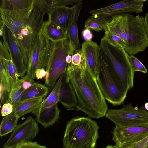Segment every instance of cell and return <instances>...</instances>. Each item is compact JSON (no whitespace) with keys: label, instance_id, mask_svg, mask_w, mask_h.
<instances>
[{"label":"cell","instance_id":"f546056e","mask_svg":"<svg viewBox=\"0 0 148 148\" xmlns=\"http://www.w3.org/2000/svg\"><path fill=\"white\" fill-rule=\"evenodd\" d=\"M129 60L132 68L135 72L139 71L146 73L147 70L143 64L133 55H129Z\"/></svg>","mask_w":148,"mask_h":148},{"label":"cell","instance_id":"8d00e7d4","mask_svg":"<svg viewBox=\"0 0 148 148\" xmlns=\"http://www.w3.org/2000/svg\"><path fill=\"white\" fill-rule=\"evenodd\" d=\"M0 35L3 37V38L6 37V35L5 30V26L2 22L1 21L0 22Z\"/></svg>","mask_w":148,"mask_h":148},{"label":"cell","instance_id":"d6986e66","mask_svg":"<svg viewBox=\"0 0 148 148\" xmlns=\"http://www.w3.org/2000/svg\"><path fill=\"white\" fill-rule=\"evenodd\" d=\"M43 98L41 97L19 101L13 107L12 113L20 118L27 114L32 113L40 106L43 101Z\"/></svg>","mask_w":148,"mask_h":148},{"label":"cell","instance_id":"9a60e30c","mask_svg":"<svg viewBox=\"0 0 148 148\" xmlns=\"http://www.w3.org/2000/svg\"><path fill=\"white\" fill-rule=\"evenodd\" d=\"M87 66L96 77L99 65L100 48L99 46L92 40L85 41L81 45V48Z\"/></svg>","mask_w":148,"mask_h":148},{"label":"cell","instance_id":"4fadbf2b","mask_svg":"<svg viewBox=\"0 0 148 148\" xmlns=\"http://www.w3.org/2000/svg\"><path fill=\"white\" fill-rule=\"evenodd\" d=\"M145 0H123L110 5L91 10L92 15L105 18L126 13H139L143 11Z\"/></svg>","mask_w":148,"mask_h":148},{"label":"cell","instance_id":"74e56055","mask_svg":"<svg viewBox=\"0 0 148 148\" xmlns=\"http://www.w3.org/2000/svg\"><path fill=\"white\" fill-rule=\"evenodd\" d=\"M144 18L145 27L148 36V12L146 13Z\"/></svg>","mask_w":148,"mask_h":148},{"label":"cell","instance_id":"ac0fdd59","mask_svg":"<svg viewBox=\"0 0 148 148\" xmlns=\"http://www.w3.org/2000/svg\"><path fill=\"white\" fill-rule=\"evenodd\" d=\"M60 111L56 104L38 112L35 115L36 121L45 128H47L53 125L58 120Z\"/></svg>","mask_w":148,"mask_h":148},{"label":"cell","instance_id":"30bf717a","mask_svg":"<svg viewBox=\"0 0 148 148\" xmlns=\"http://www.w3.org/2000/svg\"><path fill=\"white\" fill-rule=\"evenodd\" d=\"M112 140L119 148L133 147L148 136V123L128 127L116 126Z\"/></svg>","mask_w":148,"mask_h":148},{"label":"cell","instance_id":"d6a6232c","mask_svg":"<svg viewBox=\"0 0 148 148\" xmlns=\"http://www.w3.org/2000/svg\"><path fill=\"white\" fill-rule=\"evenodd\" d=\"M20 80L21 86L25 90L31 87L34 82L33 79L25 76Z\"/></svg>","mask_w":148,"mask_h":148},{"label":"cell","instance_id":"8992f818","mask_svg":"<svg viewBox=\"0 0 148 148\" xmlns=\"http://www.w3.org/2000/svg\"><path fill=\"white\" fill-rule=\"evenodd\" d=\"M96 77L106 99L114 106L123 103L128 91L112 70L101 49L99 64Z\"/></svg>","mask_w":148,"mask_h":148},{"label":"cell","instance_id":"603a6c76","mask_svg":"<svg viewBox=\"0 0 148 148\" xmlns=\"http://www.w3.org/2000/svg\"><path fill=\"white\" fill-rule=\"evenodd\" d=\"M49 89L44 85L34 82L32 86L25 91L19 101L30 99L44 97L47 94Z\"/></svg>","mask_w":148,"mask_h":148},{"label":"cell","instance_id":"b9f144b4","mask_svg":"<svg viewBox=\"0 0 148 148\" xmlns=\"http://www.w3.org/2000/svg\"><path fill=\"white\" fill-rule=\"evenodd\" d=\"M146 148H148V146H147Z\"/></svg>","mask_w":148,"mask_h":148},{"label":"cell","instance_id":"9c48e42d","mask_svg":"<svg viewBox=\"0 0 148 148\" xmlns=\"http://www.w3.org/2000/svg\"><path fill=\"white\" fill-rule=\"evenodd\" d=\"M106 117L116 126L128 127L148 123V112L144 106L134 107L131 103L119 109H108Z\"/></svg>","mask_w":148,"mask_h":148},{"label":"cell","instance_id":"836d02e7","mask_svg":"<svg viewBox=\"0 0 148 148\" xmlns=\"http://www.w3.org/2000/svg\"><path fill=\"white\" fill-rule=\"evenodd\" d=\"M148 146V136L137 143L132 148H146Z\"/></svg>","mask_w":148,"mask_h":148},{"label":"cell","instance_id":"8fae6325","mask_svg":"<svg viewBox=\"0 0 148 148\" xmlns=\"http://www.w3.org/2000/svg\"><path fill=\"white\" fill-rule=\"evenodd\" d=\"M51 41L40 33L36 38L33 49L30 64L25 75L33 79L38 69H45L49 58Z\"/></svg>","mask_w":148,"mask_h":148},{"label":"cell","instance_id":"6da1fadb","mask_svg":"<svg viewBox=\"0 0 148 148\" xmlns=\"http://www.w3.org/2000/svg\"><path fill=\"white\" fill-rule=\"evenodd\" d=\"M66 72L75 95L77 109L91 118L105 116L108 110L105 99L86 63L83 68L68 64Z\"/></svg>","mask_w":148,"mask_h":148},{"label":"cell","instance_id":"44dd1931","mask_svg":"<svg viewBox=\"0 0 148 148\" xmlns=\"http://www.w3.org/2000/svg\"><path fill=\"white\" fill-rule=\"evenodd\" d=\"M40 33L52 42L67 38L59 27L48 20L44 21Z\"/></svg>","mask_w":148,"mask_h":148},{"label":"cell","instance_id":"5bb4252c","mask_svg":"<svg viewBox=\"0 0 148 148\" xmlns=\"http://www.w3.org/2000/svg\"><path fill=\"white\" fill-rule=\"evenodd\" d=\"M75 5L71 7L61 6L54 7L48 14V20L59 27L67 36L69 29L73 21Z\"/></svg>","mask_w":148,"mask_h":148},{"label":"cell","instance_id":"60d3db41","mask_svg":"<svg viewBox=\"0 0 148 148\" xmlns=\"http://www.w3.org/2000/svg\"><path fill=\"white\" fill-rule=\"evenodd\" d=\"M145 107L146 110H148V102L145 104Z\"/></svg>","mask_w":148,"mask_h":148},{"label":"cell","instance_id":"ab89813d","mask_svg":"<svg viewBox=\"0 0 148 148\" xmlns=\"http://www.w3.org/2000/svg\"><path fill=\"white\" fill-rule=\"evenodd\" d=\"M132 147H129L127 148H132ZM105 148H119L116 145H108Z\"/></svg>","mask_w":148,"mask_h":148},{"label":"cell","instance_id":"e0dca14e","mask_svg":"<svg viewBox=\"0 0 148 148\" xmlns=\"http://www.w3.org/2000/svg\"><path fill=\"white\" fill-rule=\"evenodd\" d=\"M9 45L12 51L13 61L18 76L22 77L27 71L21 52L15 37L11 32L7 28Z\"/></svg>","mask_w":148,"mask_h":148},{"label":"cell","instance_id":"83f0119b","mask_svg":"<svg viewBox=\"0 0 148 148\" xmlns=\"http://www.w3.org/2000/svg\"><path fill=\"white\" fill-rule=\"evenodd\" d=\"M82 1V0H45V6L49 11L51 9L55 7L66 6L71 5H73L75 3H77Z\"/></svg>","mask_w":148,"mask_h":148},{"label":"cell","instance_id":"484cf974","mask_svg":"<svg viewBox=\"0 0 148 148\" xmlns=\"http://www.w3.org/2000/svg\"><path fill=\"white\" fill-rule=\"evenodd\" d=\"M20 118L17 115L11 113L3 117L0 125V136L2 137L12 132L17 125Z\"/></svg>","mask_w":148,"mask_h":148},{"label":"cell","instance_id":"ffe728a7","mask_svg":"<svg viewBox=\"0 0 148 148\" xmlns=\"http://www.w3.org/2000/svg\"><path fill=\"white\" fill-rule=\"evenodd\" d=\"M82 1L75 4V15L73 22L69 29L67 38L73 49H79L80 45L79 40L78 29V20L82 7Z\"/></svg>","mask_w":148,"mask_h":148},{"label":"cell","instance_id":"7c38bea8","mask_svg":"<svg viewBox=\"0 0 148 148\" xmlns=\"http://www.w3.org/2000/svg\"><path fill=\"white\" fill-rule=\"evenodd\" d=\"M39 130L36 121L29 116L23 123L17 125L3 148H15L22 143L32 141L38 134Z\"/></svg>","mask_w":148,"mask_h":148},{"label":"cell","instance_id":"d4e9b609","mask_svg":"<svg viewBox=\"0 0 148 148\" xmlns=\"http://www.w3.org/2000/svg\"><path fill=\"white\" fill-rule=\"evenodd\" d=\"M109 21L106 18L92 15L86 20L84 27L95 31H108L107 25Z\"/></svg>","mask_w":148,"mask_h":148},{"label":"cell","instance_id":"5b68a950","mask_svg":"<svg viewBox=\"0 0 148 148\" xmlns=\"http://www.w3.org/2000/svg\"><path fill=\"white\" fill-rule=\"evenodd\" d=\"M45 13L33 5L29 17L14 36L27 70L30 64L33 46L37 36L40 33Z\"/></svg>","mask_w":148,"mask_h":148},{"label":"cell","instance_id":"2e32d148","mask_svg":"<svg viewBox=\"0 0 148 148\" xmlns=\"http://www.w3.org/2000/svg\"><path fill=\"white\" fill-rule=\"evenodd\" d=\"M59 98V102L66 108L77 106L75 95L66 72L63 74Z\"/></svg>","mask_w":148,"mask_h":148},{"label":"cell","instance_id":"f1b7e54d","mask_svg":"<svg viewBox=\"0 0 148 148\" xmlns=\"http://www.w3.org/2000/svg\"><path fill=\"white\" fill-rule=\"evenodd\" d=\"M105 32V34L103 38V39L112 44L121 46L124 49L125 48V42L119 36L110 32L108 30Z\"/></svg>","mask_w":148,"mask_h":148},{"label":"cell","instance_id":"d590c367","mask_svg":"<svg viewBox=\"0 0 148 148\" xmlns=\"http://www.w3.org/2000/svg\"><path fill=\"white\" fill-rule=\"evenodd\" d=\"M46 73L45 69H38L35 73L36 77L37 80L42 79L45 77Z\"/></svg>","mask_w":148,"mask_h":148},{"label":"cell","instance_id":"1f68e13d","mask_svg":"<svg viewBox=\"0 0 148 148\" xmlns=\"http://www.w3.org/2000/svg\"><path fill=\"white\" fill-rule=\"evenodd\" d=\"M13 110L12 105L9 103H6L3 104L1 111V115L5 116L11 114Z\"/></svg>","mask_w":148,"mask_h":148},{"label":"cell","instance_id":"7a4b0ae2","mask_svg":"<svg viewBox=\"0 0 148 148\" xmlns=\"http://www.w3.org/2000/svg\"><path fill=\"white\" fill-rule=\"evenodd\" d=\"M144 23L143 16L126 13L112 16L108 23V29L119 36L125 42V51L134 55L144 51L148 47Z\"/></svg>","mask_w":148,"mask_h":148},{"label":"cell","instance_id":"f35d334b","mask_svg":"<svg viewBox=\"0 0 148 148\" xmlns=\"http://www.w3.org/2000/svg\"><path fill=\"white\" fill-rule=\"evenodd\" d=\"M72 55H68L66 58V60L68 64H70L71 63L72 61Z\"/></svg>","mask_w":148,"mask_h":148},{"label":"cell","instance_id":"cb8c5ba5","mask_svg":"<svg viewBox=\"0 0 148 148\" xmlns=\"http://www.w3.org/2000/svg\"><path fill=\"white\" fill-rule=\"evenodd\" d=\"M0 64V98L2 104L6 103L11 91V87L6 72L3 66Z\"/></svg>","mask_w":148,"mask_h":148},{"label":"cell","instance_id":"52a82bcc","mask_svg":"<svg viewBox=\"0 0 148 148\" xmlns=\"http://www.w3.org/2000/svg\"><path fill=\"white\" fill-rule=\"evenodd\" d=\"M75 51L68 38L55 42H51L44 85L49 88L54 87L60 77L66 72L67 66L66 56L72 55Z\"/></svg>","mask_w":148,"mask_h":148},{"label":"cell","instance_id":"ba28073f","mask_svg":"<svg viewBox=\"0 0 148 148\" xmlns=\"http://www.w3.org/2000/svg\"><path fill=\"white\" fill-rule=\"evenodd\" d=\"M33 5L27 0H1L0 21L14 32L28 18Z\"/></svg>","mask_w":148,"mask_h":148},{"label":"cell","instance_id":"7402d4cb","mask_svg":"<svg viewBox=\"0 0 148 148\" xmlns=\"http://www.w3.org/2000/svg\"><path fill=\"white\" fill-rule=\"evenodd\" d=\"M63 74L59 78L51 92L47 98L43 100L39 107L32 112L35 115L38 111L53 106L59 102V94Z\"/></svg>","mask_w":148,"mask_h":148},{"label":"cell","instance_id":"277c9868","mask_svg":"<svg viewBox=\"0 0 148 148\" xmlns=\"http://www.w3.org/2000/svg\"><path fill=\"white\" fill-rule=\"evenodd\" d=\"M99 47L112 70L128 91L134 85V71L129 60V55L121 46L101 39Z\"/></svg>","mask_w":148,"mask_h":148},{"label":"cell","instance_id":"e575fe53","mask_svg":"<svg viewBox=\"0 0 148 148\" xmlns=\"http://www.w3.org/2000/svg\"><path fill=\"white\" fill-rule=\"evenodd\" d=\"M82 35L85 41L91 40L93 35L90 30L88 29H85L82 31Z\"/></svg>","mask_w":148,"mask_h":148},{"label":"cell","instance_id":"4dcf8cb0","mask_svg":"<svg viewBox=\"0 0 148 148\" xmlns=\"http://www.w3.org/2000/svg\"><path fill=\"white\" fill-rule=\"evenodd\" d=\"M15 148H47L45 146L42 145L36 142L30 141L22 143Z\"/></svg>","mask_w":148,"mask_h":148},{"label":"cell","instance_id":"3957f363","mask_svg":"<svg viewBox=\"0 0 148 148\" xmlns=\"http://www.w3.org/2000/svg\"><path fill=\"white\" fill-rule=\"evenodd\" d=\"M99 127L88 117H77L69 121L63 140L64 148H95Z\"/></svg>","mask_w":148,"mask_h":148},{"label":"cell","instance_id":"4316f807","mask_svg":"<svg viewBox=\"0 0 148 148\" xmlns=\"http://www.w3.org/2000/svg\"><path fill=\"white\" fill-rule=\"evenodd\" d=\"M25 91L21 86L20 79L12 90L6 103H9L14 107L19 101L21 96Z\"/></svg>","mask_w":148,"mask_h":148}]
</instances>
